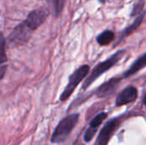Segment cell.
<instances>
[{"label":"cell","instance_id":"1","mask_svg":"<svg viewBox=\"0 0 146 145\" xmlns=\"http://www.w3.org/2000/svg\"><path fill=\"white\" fill-rule=\"evenodd\" d=\"M125 50H118L116 53H115L114 55H112L110 58H108L107 60L100 62L99 64H98L92 71V73H90V75L86 78V79L85 80V83L83 85V89H86L88 88L98 78H99L103 73H104L105 72L109 71L112 67H114L124 56L125 54Z\"/></svg>","mask_w":146,"mask_h":145},{"label":"cell","instance_id":"2","mask_svg":"<svg viewBox=\"0 0 146 145\" xmlns=\"http://www.w3.org/2000/svg\"><path fill=\"white\" fill-rule=\"evenodd\" d=\"M79 116V114H73L61 121L52 134L51 143L59 144L64 142L76 126Z\"/></svg>","mask_w":146,"mask_h":145},{"label":"cell","instance_id":"3","mask_svg":"<svg viewBox=\"0 0 146 145\" xmlns=\"http://www.w3.org/2000/svg\"><path fill=\"white\" fill-rule=\"evenodd\" d=\"M90 70L89 66L87 65H83L81 67H80L79 68H77L70 76H69V79H68V83L67 85V86L65 87L63 92L62 93L61 97H60V100L61 101H66L71 95L72 93L74 91V90L76 89V87L78 86V85L85 79V77L88 74Z\"/></svg>","mask_w":146,"mask_h":145},{"label":"cell","instance_id":"4","mask_svg":"<svg viewBox=\"0 0 146 145\" xmlns=\"http://www.w3.org/2000/svg\"><path fill=\"white\" fill-rule=\"evenodd\" d=\"M34 31L32 30L24 21L17 25L8 37L10 44L15 46H21L26 44L32 37Z\"/></svg>","mask_w":146,"mask_h":145},{"label":"cell","instance_id":"5","mask_svg":"<svg viewBox=\"0 0 146 145\" xmlns=\"http://www.w3.org/2000/svg\"><path fill=\"white\" fill-rule=\"evenodd\" d=\"M49 10L46 9H38L31 11L24 22L33 31L38 29L49 16Z\"/></svg>","mask_w":146,"mask_h":145},{"label":"cell","instance_id":"6","mask_svg":"<svg viewBox=\"0 0 146 145\" xmlns=\"http://www.w3.org/2000/svg\"><path fill=\"white\" fill-rule=\"evenodd\" d=\"M120 125V120L119 119H114L109 121L104 127L101 130L99 136L98 138V143L99 145H107L109 141L110 140L111 137L115 133V132L117 130L118 126Z\"/></svg>","mask_w":146,"mask_h":145},{"label":"cell","instance_id":"7","mask_svg":"<svg viewBox=\"0 0 146 145\" xmlns=\"http://www.w3.org/2000/svg\"><path fill=\"white\" fill-rule=\"evenodd\" d=\"M138 97V91L134 86H128L125 88L117 97L115 101V105L121 107L122 105L128 104L136 100Z\"/></svg>","mask_w":146,"mask_h":145},{"label":"cell","instance_id":"8","mask_svg":"<svg viewBox=\"0 0 146 145\" xmlns=\"http://www.w3.org/2000/svg\"><path fill=\"white\" fill-rule=\"evenodd\" d=\"M8 68V57L6 55V40L3 33L0 32V80L5 75Z\"/></svg>","mask_w":146,"mask_h":145},{"label":"cell","instance_id":"9","mask_svg":"<svg viewBox=\"0 0 146 145\" xmlns=\"http://www.w3.org/2000/svg\"><path fill=\"white\" fill-rule=\"evenodd\" d=\"M119 82H120V79L114 78V79H111L109 81L104 83L97 89V91H96L97 95L100 97H103L111 94L117 87Z\"/></svg>","mask_w":146,"mask_h":145},{"label":"cell","instance_id":"10","mask_svg":"<svg viewBox=\"0 0 146 145\" xmlns=\"http://www.w3.org/2000/svg\"><path fill=\"white\" fill-rule=\"evenodd\" d=\"M145 11H143L142 13H140V14L138 15V17L136 18V20L133 21V23L132 25H130L129 26H127V28L124 29V31H123V32H121V37H120L119 41H118L117 44H119L122 39H124L126 37H127V36H129L131 33H133V32L140 26V24L142 23V21H143V20H144V18H145Z\"/></svg>","mask_w":146,"mask_h":145},{"label":"cell","instance_id":"11","mask_svg":"<svg viewBox=\"0 0 146 145\" xmlns=\"http://www.w3.org/2000/svg\"><path fill=\"white\" fill-rule=\"evenodd\" d=\"M146 67V53L144 54L141 57H139L138 60H136L134 62V63L129 68V69L124 73V78H128L133 74H135L136 73H138L139 71L142 70L144 68Z\"/></svg>","mask_w":146,"mask_h":145},{"label":"cell","instance_id":"12","mask_svg":"<svg viewBox=\"0 0 146 145\" xmlns=\"http://www.w3.org/2000/svg\"><path fill=\"white\" fill-rule=\"evenodd\" d=\"M115 38V33L112 31L107 30L103 32L102 33H100L98 38H97V41L100 45H108L110 44Z\"/></svg>","mask_w":146,"mask_h":145},{"label":"cell","instance_id":"13","mask_svg":"<svg viewBox=\"0 0 146 145\" xmlns=\"http://www.w3.org/2000/svg\"><path fill=\"white\" fill-rule=\"evenodd\" d=\"M49 6L52 9L56 15H59L63 9L65 0H45Z\"/></svg>","mask_w":146,"mask_h":145},{"label":"cell","instance_id":"14","mask_svg":"<svg viewBox=\"0 0 146 145\" xmlns=\"http://www.w3.org/2000/svg\"><path fill=\"white\" fill-rule=\"evenodd\" d=\"M107 118V114L106 113H101L99 115H98L90 123V128L92 129H96L102 124V122Z\"/></svg>","mask_w":146,"mask_h":145},{"label":"cell","instance_id":"15","mask_svg":"<svg viewBox=\"0 0 146 145\" xmlns=\"http://www.w3.org/2000/svg\"><path fill=\"white\" fill-rule=\"evenodd\" d=\"M145 0H139L138 3L134 5L133 10L132 12V15H139L140 12L142 11L144 5H145Z\"/></svg>","mask_w":146,"mask_h":145},{"label":"cell","instance_id":"16","mask_svg":"<svg viewBox=\"0 0 146 145\" xmlns=\"http://www.w3.org/2000/svg\"><path fill=\"white\" fill-rule=\"evenodd\" d=\"M143 103H144V104H145V105H146V95L145 96L144 99H143Z\"/></svg>","mask_w":146,"mask_h":145},{"label":"cell","instance_id":"17","mask_svg":"<svg viewBox=\"0 0 146 145\" xmlns=\"http://www.w3.org/2000/svg\"><path fill=\"white\" fill-rule=\"evenodd\" d=\"M98 1H99V2H100L101 3H105L107 0H98Z\"/></svg>","mask_w":146,"mask_h":145}]
</instances>
